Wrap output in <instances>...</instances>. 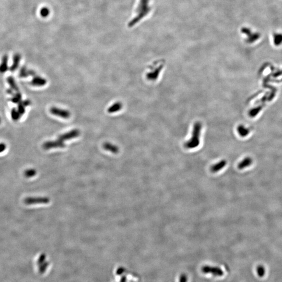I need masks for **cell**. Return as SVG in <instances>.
Segmentation results:
<instances>
[{"label":"cell","instance_id":"cell-1","mask_svg":"<svg viewBox=\"0 0 282 282\" xmlns=\"http://www.w3.org/2000/svg\"><path fill=\"white\" fill-rule=\"evenodd\" d=\"M202 125L200 122H196L194 125L192 134L190 139L187 141L185 144V148L193 149L196 148L200 144V133L201 131Z\"/></svg>","mask_w":282,"mask_h":282},{"label":"cell","instance_id":"cell-2","mask_svg":"<svg viewBox=\"0 0 282 282\" xmlns=\"http://www.w3.org/2000/svg\"><path fill=\"white\" fill-rule=\"evenodd\" d=\"M50 112L52 115L63 119H69L71 116V113L69 110L63 109L56 107H52L50 108Z\"/></svg>","mask_w":282,"mask_h":282},{"label":"cell","instance_id":"cell-3","mask_svg":"<svg viewBox=\"0 0 282 282\" xmlns=\"http://www.w3.org/2000/svg\"><path fill=\"white\" fill-rule=\"evenodd\" d=\"M80 133L81 132L78 129H73L59 136L58 139L63 142H64V141L73 139L79 137V136H80Z\"/></svg>","mask_w":282,"mask_h":282},{"label":"cell","instance_id":"cell-4","mask_svg":"<svg viewBox=\"0 0 282 282\" xmlns=\"http://www.w3.org/2000/svg\"><path fill=\"white\" fill-rule=\"evenodd\" d=\"M50 199L47 197H28L25 199L24 203L27 205H31L36 204H47L49 203Z\"/></svg>","mask_w":282,"mask_h":282},{"label":"cell","instance_id":"cell-5","mask_svg":"<svg viewBox=\"0 0 282 282\" xmlns=\"http://www.w3.org/2000/svg\"><path fill=\"white\" fill-rule=\"evenodd\" d=\"M43 148L46 150L57 148H64L65 145L64 142L58 139L56 141H47L43 144Z\"/></svg>","mask_w":282,"mask_h":282},{"label":"cell","instance_id":"cell-6","mask_svg":"<svg viewBox=\"0 0 282 282\" xmlns=\"http://www.w3.org/2000/svg\"><path fill=\"white\" fill-rule=\"evenodd\" d=\"M47 79L44 78L39 76H35L33 79H32L30 84L33 86L41 87V86H44L47 84Z\"/></svg>","mask_w":282,"mask_h":282},{"label":"cell","instance_id":"cell-7","mask_svg":"<svg viewBox=\"0 0 282 282\" xmlns=\"http://www.w3.org/2000/svg\"><path fill=\"white\" fill-rule=\"evenodd\" d=\"M163 68V65H160V66H158L155 70H154L153 71L150 72L149 73L147 74V79L149 81H155L156 80L158 75L160 74V72L161 71Z\"/></svg>","mask_w":282,"mask_h":282},{"label":"cell","instance_id":"cell-8","mask_svg":"<svg viewBox=\"0 0 282 282\" xmlns=\"http://www.w3.org/2000/svg\"><path fill=\"white\" fill-rule=\"evenodd\" d=\"M227 164V161L225 160H222L214 165L212 166L211 167V171L213 173H216L222 170Z\"/></svg>","mask_w":282,"mask_h":282},{"label":"cell","instance_id":"cell-9","mask_svg":"<svg viewBox=\"0 0 282 282\" xmlns=\"http://www.w3.org/2000/svg\"><path fill=\"white\" fill-rule=\"evenodd\" d=\"M103 147L107 151H109L114 154H117L119 152V147L117 146L108 142L104 143Z\"/></svg>","mask_w":282,"mask_h":282},{"label":"cell","instance_id":"cell-10","mask_svg":"<svg viewBox=\"0 0 282 282\" xmlns=\"http://www.w3.org/2000/svg\"><path fill=\"white\" fill-rule=\"evenodd\" d=\"M21 56L19 53H16L13 57V64L9 68V70L11 72H14L18 68L20 62Z\"/></svg>","mask_w":282,"mask_h":282},{"label":"cell","instance_id":"cell-11","mask_svg":"<svg viewBox=\"0 0 282 282\" xmlns=\"http://www.w3.org/2000/svg\"><path fill=\"white\" fill-rule=\"evenodd\" d=\"M252 158L249 157H245L241 161H240L238 165V168L239 169H244L249 167L252 163Z\"/></svg>","mask_w":282,"mask_h":282},{"label":"cell","instance_id":"cell-12","mask_svg":"<svg viewBox=\"0 0 282 282\" xmlns=\"http://www.w3.org/2000/svg\"><path fill=\"white\" fill-rule=\"evenodd\" d=\"M122 107L123 104L122 103L120 102H116L108 108L107 111L109 114H114L121 110L122 108Z\"/></svg>","mask_w":282,"mask_h":282},{"label":"cell","instance_id":"cell-13","mask_svg":"<svg viewBox=\"0 0 282 282\" xmlns=\"http://www.w3.org/2000/svg\"><path fill=\"white\" fill-rule=\"evenodd\" d=\"M8 60L9 58L7 55H4L2 58L1 63L0 64V73H4L8 70Z\"/></svg>","mask_w":282,"mask_h":282},{"label":"cell","instance_id":"cell-14","mask_svg":"<svg viewBox=\"0 0 282 282\" xmlns=\"http://www.w3.org/2000/svg\"><path fill=\"white\" fill-rule=\"evenodd\" d=\"M7 82H8V84H9V86L11 87L12 90H15L16 92L19 91V87H18V86H17L15 80H14V79L13 77L9 76V77H8Z\"/></svg>","mask_w":282,"mask_h":282},{"label":"cell","instance_id":"cell-15","mask_svg":"<svg viewBox=\"0 0 282 282\" xmlns=\"http://www.w3.org/2000/svg\"><path fill=\"white\" fill-rule=\"evenodd\" d=\"M11 115L12 119H13L14 121L19 120V119H20V117H21V115H20V114L18 111V110L14 108L12 109Z\"/></svg>","mask_w":282,"mask_h":282},{"label":"cell","instance_id":"cell-16","mask_svg":"<svg viewBox=\"0 0 282 282\" xmlns=\"http://www.w3.org/2000/svg\"><path fill=\"white\" fill-rule=\"evenodd\" d=\"M37 174V171L34 169H29L24 171V176L26 178H31L33 177Z\"/></svg>","mask_w":282,"mask_h":282},{"label":"cell","instance_id":"cell-17","mask_svg":"<svg viewBox=\"0 0 282 282\" xmlns=\"http://www.w3.org/2000/svg\"><path fill=\"white\" fill-rule=\"evenodd\" d=\"M21 100H22V95H21V93H19V92L16 95L14 96L11 99L12 102L15 103V104H17V103L19 104L22 101Z\"/></svg>","mask_w":282,"mask_h":282},{"label":"cell","instance_id":"cell-18","mask_svg":"<svg viewBox=\"0 0 282 282\" xmlns=\"http://www.w3.org/2000/svg\"><path fill=\"white\" fill-rule=\"evenodd\" d=\"M49 262H47V261H45V262H44L43 263L41 264V265L39 266V273L41 274H44V273L46 272V270L47 269L48 266H49Z\"/></svg>","mask_w":282,"mask_h":282},{"label":"cell","instance_id":"cell-19","mask_svg":"<svg viewBox=\"0 0 282 282\" xmlns=\"http://www.w3.org/2000/svg\"><path fill=\"white\" fill-rule=\"evenodd\" d=\"M19 75L20 77H27L29 76L28 70H27L26 67L23 66L20 69Z\"/></svg>","mask_w":282,"mask_h":282},{"label":"cell","instance_id":"cell-20","mask_svg":"<svg viewBox=\"0 0 282 282\" xmlns=\"http://www.w3.org/2000/svg\"><path fill=\"white\" fill-rule=\"evenodd\" d=\"M40 14L42 17H47L49 14V9L46 7L42 8L40 11Z\"/></svg>","mask_w":282,"mask_h":282},{"label":"cell","instance_id":"cell-21","mask_svg":"<svg viewBox=\"0 0 282 282\" xmlns=\"http://www.w3.org/2000/svg\"><path fill=\"white\" fill-rule=\"evenodd\" d=\"M257 273H258L259 277H263L266 273V270L264 266H258L257 267Z\"/></svg>","mask_w":282,"mask_h":282},{"label":"cell","instance_id":"cell-22","mask_svg":"<svg viewBox=\"0 0 282 282\" xmlns=\"http://www.w3.org/2000/svg\"><path fill=\"white\" fill-rule=\"evenodd\" d=\"M25 107L24 106V104H23L22 103V101H20V103H19L18 109H17V110H18V111H19V113L21 116L23 115L24 113H25Z\"/></svg>","mask_w":282,"mask_h":282},{"label":"cell","instance_id":"cell-23","mask_svg":"<svg viewBox=\"0 0 282 282\" xmlns=\"http://www.w3.org/2000/svg\"><path fill=\"white\" fill-rule=\"evenodd\" d=\"M46 259V255L44 253H42L39 257L38 259L37 260V263L39 266L41 265V264L43 263L44 262H45V260Z\"/></svg>","mask_w":282,"mask_h":282},{"label":"cell","instance_id":"cell-24","mask_svg":"<svg viewBox=\"0 0 282 282\" xmlns=\"http://www.w3.org/2000/svg\"><path fill=\"white\" fill-rule=\"evenodd\" d=\"M6 149V145L3 143H0V153L3 152Z\"/></svg>","mask_w":282,"mask_h":282},{"label":"cell","instance_id":"cell-25","mask_svg":"<svg viewBox=\"0 0 282 282\" xmlns=\"http://www.w3.org/2000/svg\"><path fill=\"white\" fill-rule=\"evenodd\" d=\"M124 271H125V269H124L123 267H120L117 270V272H116V273H117V274L120 275L122 274L124 272Z\"/></svg>","mask_w":282,"mask_h":282},{"label":"cell","instance_id":"cell-26","mask_svg":"<svg viewBox=\"0 0 282 282\" xmlns=\"http://www.w3.org/2000/svg\"><path fill=\"white\" fill-rule=\"evenodd\" d=\"M22 103L23 104H24L25 107L28 106H29V105L31 104V102L29 100L23 101H22Z\"/></svg>","mask_w":282,"mask_h":282},{"label":"cell","instance_id":"cell-27","mask_svg":"<svg viewBox=\"0 0 282 282\" xmlns=\"http://www.w3.org/2000/svg\"><path fill=\"white\" fill-rule=\"evenodd\" d=\"M28 74L30 76H36V72L33 70H28Z\"/></svg>","mask_w":282,"mask_h":282},{"label":"cell","instance_id":"cell-28","mask_svg":"<svg viewBox=\"0 0 282 282\" xmlns=\"http://www.w3.org/2000/svg\"><path fill=\"white\" fill-rule=\"evenodd\" d=\"M7 92H8V93H9V94H11V95H12V94L13 93V90H12V89H9V90H7Z\"/></svg>","mask_w":282,"mask_h":282},{"label":"cell","instance_id":"cell-29","mask_svg":"<svg viewBox=\"0 0 282 282\" xmlns=\"http://www.w3.org/2000/svg\"><path fill=\"white\" fill-rule=\"evenodd\" d=\"M1 118H0V123H1Z\"/></svg>","mask_w":282,"mask_h":282}]
</instances>
